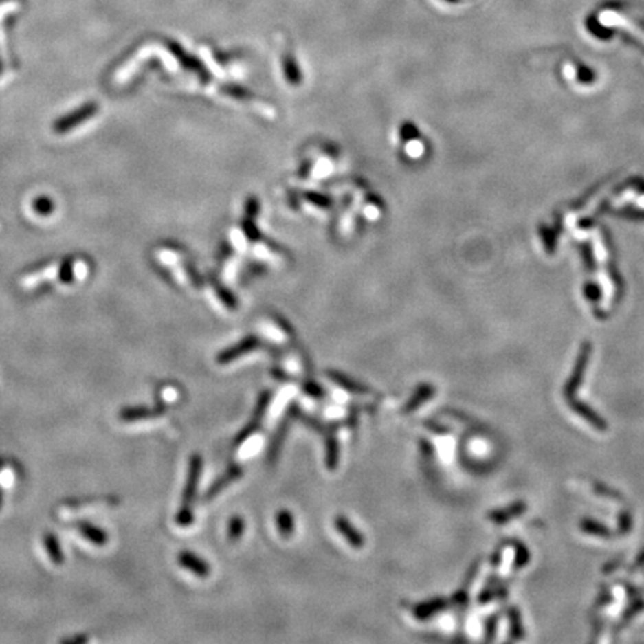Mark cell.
Returning <instances> with one entry per match:
<instances>
[{
  "instance_id": "obj_1",
  "label": "cell",
  "mask_w": 644,
  "mask_h": 644,
  "mask_svg": "<svg viewBox=\"0 0 644 644\" xmlns=\"http://www.w3.org/2000/svg\"><path fill=\"white\" fill-rule=\"evenodd\" d=\"M203 469V458L199 454H194L190 458L188 473H187V482H185L184 492H182V502L176 515V524L178 526L187 528L194 522V502L197 497V488L200 482V474Z\"/></svg>"
},
{
  "instance_id": "obj_2",
  "label": "cell",
  "mask_w": 644,
  "mask_h": 644,
  "mask_svg": "<svg viewBox=\"0 0 644 644\" xmlns=\"http://www.w3.org/2000/svg\"><path fill=\"white\" fill-rule=\"evenodd\" d=\"M270 400H271V392L270 391L261 392L260 399L257 401V406H255V409H254L252 418L248 423H246V427L234 438V446H241L245 442V440H248L252 434L257 433L260 425H261V422H263L264 414H266V412L269 409Z\"/></svg>"
},
{
  "instance_id": "obj_3",
  "label": "cell",
  "mask_w": 644,
  "mask_h": 644,
  "mask_svg": "<svg viewBox=\"0 0 644 644\" xmlns=\"http://www.w3.org/2000/svg\"><path fill=\"white\" fill-rule=\"evenodd\" d=\"M257 348H260V340L257 337L249 336L243 339L241 343H237V345L232 346L230 349L223 351L221 354L218 355L216 361H218V364H230L237 358H241L242 355L248 354V352H252Z\"/></svg>"
},
{
  "instance_id": "obj_4",
  "label": "cell",
  "mask_w": 644,
  "mask_h": 644,
  "mask_svg": "<svg viewBox=\"0 0 644 644\" xmlns=\"http://www.w3.org/2000/svg\"><path fill=\"white\" fill-rule=\"evenodd\" d=\"M242 473H243V470H242L241 464H232L221 476H219V478L214 483L210 485L205 498L209 501L212 498H215L216 496H219V493H221L228 487V485H232L233 482L239 480L242 478Z\"/></svg>"
},
{
  "instance_id": "obj_5",
  "label": "cell",
  "mask_w": 644,
  "mask_h": 644,
  "mask_svg": "<svg viewBox=\"0 0 644 644\" xmlns=\"http://www.w3.org/2000/svg\"><path fill=\"white\" fill-rule=\"evenodd\" d=\"M178 564L185 570L191 571L194 576L206 579L210 575V567L208 566V562L205 559H201L197 557L196 553L188 552V551H182L178 555Z\"/></svg>"
},
{
  "instance_id": "obj_6",
  "label": "cell",
  "mask_w": 644,
  "mask_h": 644,
  "mask_svg": "<svg viewBox=\"0 0 644 644\" xmlns=\"http://www.w3.org/2000/svg\"><path fill=\"white\" fill-rule=\"evenodd\" d=\"M166 412L163 406L158 408H146V406H137V408H124L120 412V419L122 422H137V421H146L162 417Z\"/></svg>"
},
{
  "instance_id": "obj_7",
  "label": "cell",
  "mask_w": 644,
  "mask_h": 644,
  "mask_svg": "<svg viewBox=\"0 0 644 644\" xmlns=\"http://www.w3.org/2000/svg\"><path fill=\"white\" fill-rule=\"evenodd\" d=\"M298 412H300V410L297 409V406L293 404V406H291V408H289L288 414L285 417V419L280 422V425H279V428L276 430V433H275V436H273L271 443H270V446H269V455H267L269 463H271V461L275 460V458L278 456V454H279V451H280V447H282V443H284V440H285V436H287V431H288L289 423H291V421H293V418L297 417V413H298Z\"/></svg>"
},
{
  "instance_id": "obj_8",
  "label": "cell",
  "mask_w": 644,
  "mask_h": 644,
  "mask_svg": "<svg viewBox=\"0 0 644 644\" xmlns=\"http://www.w3.org/2000/svg\"><path fill=\"white\" fill-rule=\"evenodd\" d=\"M334 525H336L337 531L343 535V539H345L352 546V548H355V549L363 548L364 543H366L364 535L361 534L358 529L351 524V520L348 518L339 515L336 518V520H334Z\"/></svg>"
},
{
  "instance_id": "obj_9",
  "label": "cell",
  "mask_w": 644,
  "mask_h": 644,
  "mask_svg": "<svg viewBox=\"0 0 644 644\" xmlns=\"http://www.w3.org/2000/svg\"><path fill=\"white\" fill-rule=\"evenodd\" d=\"M74 526L76 528V531L81 534L82 539L90 542L94 546H104L109 540L104 529L93 525L91 522H88V520H78V522L74 524Z\"/></svg>"
},
{
  "instance_id": "obj_10",
  "label": "cell",
  "mask_w": 644,
  "mask_h": 644,
  "mask_svg": "<svg viewBox=\"0 0 644 644\" xmlns=\"http://www.w3.org/2000/svg\"><path fill=\"white\" fill-rule=\"evenodd\" d=\"M327 376L331 379V381L334 384H337L339 386H342L343 390H346L352 394H357V395H367L370 392L368 388L363 384H359L357 381H354V379L346 376L345 373H340L337 372V370H327Z\"/></svg>"
},
{
  "instance_id": "obj_11",
  "label": "cell",
  "mask_w": 644,
  "mask_h": 644,
  "mask_svg": "<svg viewBox=\"0 0 644 644\" xmlns=\"http://www.w3.org/2000/svg\"><path fill=\"white\" fill-rule=\"evenodd\" d=\"M446 608V601L442 598H434L430 599V601H423L421 604H417L413 607V616L419 621H425L428 617L434 616L436 613L442 612Z\"/></svg>"
},
{
  "instance_id": "obj_12",
  "label": "cell",
  "mask_w": 644,
  "mask_h": 644,
  "mask_svg": "<svg viewBox=\"0 0 644 644\" xmlns=\"http://www.w3.org/2000/svg\"><path fill=\"white\" fill-rule=\"evenodd\" d=\"M433 395H434V386H433V385H428V384L419 385V386L417 388V390H414V392H413V395L409 399V401L406 403L403 412H404V413H412V412H414L418 408H421V404H422V403L428 401Z\"/></svg>"
},
{
  "instance_id": "obj_13",
  "label": "cell",
  "mask_w": 644,
  "mask_h": 644,
  "mask_svg": "<svg viewBox=\"0 0 644 644\" xmlns=\"http://www.w3.org/2000/svg\"><path fill=\"white\" fill-rule=\"evenodd\" d=\"M42 542H43V548H45L52 564H54V566H63V564H65V553H63V551H61V544H60L58 539L56 537V534L45 533V534H43Z\"/></svg>"
},
{
  "instance_id": "obj_14",
  "label": "cell",
  "mask_w": 644,
  "mask_h": 644,
  "mask_svg": "<svg viewBox=\"0 0 644 644\" xmlns=\"http://www.w3.org/2000/svg\"><path fill=\"white\" fill-rule=\"evenodd\" d=\"M325 464L329 470H336L339 464V443L334 434L325 437Z\"/></svg>"
},
{
  "instance_id": "obj_15",
  "label": "cell",
  "mask_w": 644,
  "mask_h": 644,
  "mask_svg": "<svg viewBox=\"0 0 644 644\" xmlns=\"http://www.w3.org/2000/svg\"><path fill=\"white\" fill-rule=\"evenodd\" d=\"M276 524L280 535L284 539H289L291 534L294 533V518L291 515L289 510H280L276 515Z\"/></svg>"
},
{
  "instance_id": "obj_16",
  "label": "cell",
  "mask_w": 644,
  "mask_h": 644,
  "mask_svg": "<svg viewBox=\"0 0 644 644\" xmlns=\"http://www.w3.org/2000/svg\"><path fill=\"white\" fill-rule=\"evenodd\" d=\"M245 531V520L241 516H234L230 519L228 524V540L232 543L241 540V537Z\"/></svg>"
},
{
  "instance_id": "obj_17",
  "label": "cell",
  "mask_w": 644,
  "mask_h": 644,
  "mask_svg": "<svg viewBox=\"0 0 644 644\" xmlns=\"http://www.w3.org/2000/svg\"><path fill=\"white\" fill-rule=\"evenodd\" d=\"M303 388H304L306 394L313 397V399H322V397H324V388L320 386L318 384H315L313 381H306Z\"/></svg>"
},
{
  "instance_id": "obj_18",
  "label": "cell",
  "mask_w": 644,
  "mask_h": 644,
  "mask_svg": "<svg viewBox=\"0 0 644 644\" xmlns=\"http://www.w3.org/2000/svg\"><path fill=\"white\" fill-rule=\"evenodd\" d=\"M87 641V637H75V639H67V640H63V643H85Z\"/></svg>"
},
{
  "instance_id": "obj_19",
  "label": "cell",
  "mask_w": 644,
  "mask_h": 644,
  "mask_svg": "<svg viewBox=\"0 0 644 644\" xmlns=\"http://www.w3.org/2000/svg\"><path fill=\"white\" fill-rule=\"evenodd\" d=\"M3 507V497H2V491H0V510Z\"/></svg>"
}]
</instances>
